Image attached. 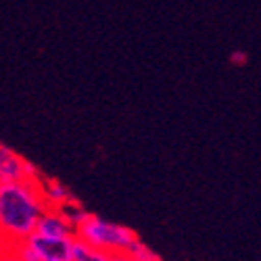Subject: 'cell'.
<instances>
[{
    "instance_id": "6da1fadb",
    "label": "cell",
    "mask_w": 261,
    "mask_h": 261,
    "mask_svg": "<svg viewBox=\"0 0 261 261\" xmlns=\"http://www.w3.org/2000/svg\"><path fill=\"white\" fill-rule=\"evenodd\" d=\"M42 180L0 182V243L17 247L36 232L46 201L40 188Z\"/></svg>"
},
{
    "instance_id": "7a4b0ae2",
    "label": "cell",
    "mask_w": 261,
    "mask_h": 261,
    "mask_svg": "<svg viewBox=\"0 0 261 261\" xmlns=\"http://www.w3.org/2000/svg\"><path fill=\"white\" fill-rule=\"evenodd\" d=\"M67 213L71 217L75 238H80V241L88 243L109 255L125 253L138 238V234L132 228L111 222L98 213H92L84 205H75V207L67 209Z\"/></svg>"
},
{
    "instance_id": "3957f363",
    "label": "cell",
    "mask_w": 261,
    "mask_h": 261,
    "mask_svg": "<svg viewBox=\"0 0 261 261\" xmlns=\"http://www.w3.org/2000/svg\"><path fill=\"white\" fill-rule=\"evenodd\" d=\"M44 173L30 159H25L15 148L0 142V182H21V180H42Z\"/></svg>"
},
{
    "instance_id": "277c9868",
    "label": "cell",
    "mask_w": 261,
    "mask_h": 261,
    "mask_svg": "<svg viewBox=\"0 0 261 261\" xmlns=\"http://www.w3.org/2000/svg\"><path fill=\"white\" fill-rule=\"evenodd\" d=\"M36 232L44 236H57V238L75 236L67 209H57V207H46V211L42 213L40 222L36 226Z\"/></svg>"
},
{
    "instance_id": "5b68a950",
    "label": "cell",
    "mask_w": 261,
    "mask_h": 261,
    "mask_svg": "<svg viewBox=\"0 0 261 261\" xmlns=\"http://www.w3.org/2000/svg\"><path fill=\"white\" fill-rule=\"evenodd\" d=\"M42 194H44V201L48 207H57V209H71L75 205H82V201L73 194V190L69 186H65L61 180L55 178H42L40 182Z\"/></svg>"
},
{
    "instance_id": "8992f818",
    "label": "cell",
    "mask_w": 261,
    "mask_h": 261,
    "mask_svg": "<svg viewBox=\"0 0 261 261\" xmlns=\"http://www.w3.org/2000/svg\"><path fill=\"white\" fill-rule=\"evenodd\" d=\"M109 259V253L88 245L80 241V238H75L73 243V253H71V261H107Z\"/></svg>"
},
{
    "instance_id": "52a82bcc",
    "label": "cell",
    "mask_w": 261,
    "mask_h": 261,
    "mask_svg": "<svg viewBox=\"0 0 261 261\" xmlns=\"http://www.w3.org/2000/svg\"><path fill=\"white\" fill-rule=\"evenodd\" d=\"M125 255H127L129 259H132V261H163V259H161V255H159L157 251L150 249L140 236H138L136 241L132 243V247H129V249L125 251Z\"/></svg>"
},
{
    "instance_id": "ba28073f",
    "label": "cell",
    "mask_w": 261,
    "mask_h": 261,
    "mask_svg": "<svg viewBox=\"0 0 261 261\" xmlns=\"http://www.w3.org/2000/svg\"><path fill=\"white\" fill-rule=\"evenodd\" d=\"M0 261H23V259L19 257V253L15 251V247H9V245L0 243Z\"/></svg>"
},
{
    "instance_id": "9c48e42d",
    "label": "cell",
    "mask_w": 261,
    "mask_h": 261,
    "mask_svg": "<svg viewBox=\"0 0 261 261\" xmlns=\"http://www.w3.org/2000/svg\"><path fill=\"white\" fill-rule=\"evenodd\" d=\"M107 261H132L125 253H113V255H109V259Z\"/></svg>"
}]
</instances>
